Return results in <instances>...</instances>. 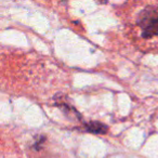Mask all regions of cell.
Returning <instances> with one entry per match:
<instances>
[{
    "label": "cell",
    "instance_id": "obj_2",
    "mask_svg": "<svg viewBox=\"0 0 158 158\" xmlns=\"http://www.w3.org/2000/svg\"><path fill=\"white\" fill-rule=\"evenodd\" d=\"M85 128L88 132L95 134H103L107 132V126L104 125V123H100V121H90V123H87L85 125Z\"/></svg>",
    "mask_w": 158,
    "mask_h": 158
},
{
    "label": "cell",
    "instance_id": "obj_1",
    "mask_svg": "<svg viewBox=\"0 0 158 158\" xmlns=\"http://www.w3.org/2000/svg\"><path fill=\"white\" fill-rule=\"evenodd\" d=\"M138 24L143 38L158 36V8L151 6L142 10L138 16Z\"/></svg>",
    "mask_w": 158,
    "mask_h": 158
}]
</instances>
